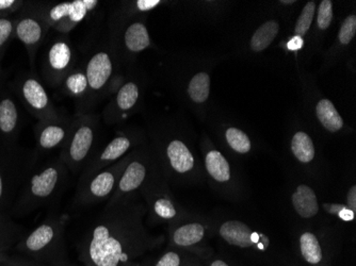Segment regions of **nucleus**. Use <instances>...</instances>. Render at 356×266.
Segmentation results:
<instances>
[{
    "instance_id": "obj_33",
    "label": "nucleus",
    "mask_w": 356,
    "mask_h": 266,
    "mask_svg": "<svg viewBox=\"0 0 356 266\" xmlns=\"http://www.w3.org/2000/svg\"><path fill=\"white\" fill-rule=\"evenodd\" d=\"M315 12L316 3L314 1H309L302 10L301 15L299 16L297 24H296L295 33L297 37L302 38L307 33L312 23H313Z\"/></svg>"
},
{
    "instance_id": "obj_17",
    "label": "nucleus",
    "mask_w": 356,
    "mask_h": 266,
    "mask_svg": "<svg viewBox=\"0 0 356 266\" xmlns=\"http://www.w3.org/2000/svg\"><path fill=\"white\" fill-rule=\"evenodd\" d=\"M139 98L140 88L137 82L127 81L124 83L117 92L113 101L104 111L103 117L106 123H113L120 116H125V113L137 106Z\"/></svg>"
},
{
    "instance_id": "obj_8",
    "label": "nucleus",
    "mask_w": 356,
    "mask_h": 266,
    "mask_svg": "<svg viewBox=\"0 0 356 266\" xmlns=\"http://www.w3.org/2000/svg\"><path fill=\"white\" fill-rule=\"evenodd\" d=\"M78 65V53L67 35L54 38L45 47L41 61L44 85L58 90L64 78Z\"/></svg>"
},
{
    "instance_id": "obj_23",
    "label": "nucleus",
    "mask_w": 356,
    "mask_h": 266,
    "mask_svg": "<svg viewBox=\"0 0 356 266\" xmlns=\"http://www.w3.org/2000/svg\"><path fill=\"white\" fill-rule=\"evenodd\" d=\"M156 189L158 192L152 189L151 196H149L154 215L163 221H173V219H177L179 211L176 208L171 196L163 192L165 190L163 188H156Z\"/></svg>"
},
{
    "instance_id": "obj_21",
    "label": "nucleus",
    "mask_w": 356,
    "mask_h": 266,
    "mask_svg": "<svg viewBox=\"0 0 356 266\" xmlns=\"http://www.w3.org/2000/svg\"><path fill=\"white\" fill-rule=\"evenodd\" d=\"M205 237V228L200 223H187L177 226L171 232V242L179 248L197 245Z\"/></svg>"
},
{
    "instance_id": "obj_29",
    "label": "nucleus",
    "mask_w": 356,
    "mask_h": 266,
    "mask_svg": "<svg viewBox=\"0 0 356 266\" xmlns=\"http://www.w3.org/2000/svg\"><path fill=\"white\" fill-rule=\"evenodd\" d=\"M291 151L295 157L302 163H309L315 158L316 151L313 141L305 132L299 131L293 135Z\"/></svg>"
},
{
    "instance_id": "obj_43",
    "label": "nucleus",
    "mask_w": 356,
    "mask_h": 266,
    "mask_svg": "<svg viewBox=\"0 0 356 266\" xmlns=\"http://www.w3.org/2000/svg\"><path fill=\"white\" fill-rule=\"evenodd\" d=\"M354 215H355V213H354L352 210H350L349 208H346V209H343V211L341 212V213L338 214V216L341 217V219H343V221H353L354 219Z\"/></svg>"
},
{
    "instance_id": "obj_44",
    "label": "nucleus",
    "mask_w": 356,
    "mask_h": 266,
    "mask_svg": "<svg viewBox=\"0 0 356 266\" xmlns=\"http://www.w3.org/2000/svg\"><path fill=\"white\" fill-rule=\"evenodd\" d=\"M0 266H45L40 265V264L33 263V262H26V263L19 264H1Z\"/></svg>"
},
{
    "instance_id": "obj_7",
    "label": "nucleus",
    "mask_w": 356,
    "mask_h": 266,
    "mask_svg": "<svg viewBox=\"0 0 356 266\" xmlns=\"http://www.w3.org/2000/svg\"><path fill=\"white\" fill-rule=\"evenodd\" d=\"M35 9L51 29L60 35H69L78 25L87 21L99 7L97 0H72L61 3L33 1Z\"/></svg>"
},
{
    "instance_id": "obj_49",
    "label": "nucleus",
    "mask_w": 356,
    "mask_h": 266,
    "mask_svg": "<svg viewBox=\"0 0 356 266\" xmlns=\"http://www.w3.org/2000/svg\"><path fill=\"white\" fill-rule=\"evenodd\" d=\"M123 266H131V264L128 263V264H126V265H123Z\"/></svg>"
},
{
    "instance_id": "obj_9",
    "label": "nucleus",
    "mask_w": 356,
    "mask_h": 266,
    "mask_svg": "<svg viewBox=\"0 0 356 266\" xmlns=\"http://www.w3.org/2000/svg\"><path fill=\"white\" fill-rule=\"evenodd\" d=\"M86 76L89 85L86 113H92L94 107L105 97L115 74V61L111 51L106 46H96L90 49L85 64Z\"/></svg>"
},
{
    "instance_id": "obj_15",
    "label": "nucleus",
    "mask_w": 356,
    "mask_h": 266,
    "mask_svg": "<svg viewBox=\"0 0 356 266\" xmlns=\"http://www.w3.org/2000/svg\"><path fill=\"white\" fill-rule=\"evenodd\" d=\"M58 90L65 97L73 99L76 108L75 115L87 114L86 108L89 97V85L83 65L78 64L71 73L67 74Z\"/></svg>"
},
{
    "instance_id": "obj_18",
    "label": "nucleus",
    "mask_w": 356,
    "mask_h": 266,
    "mask_svg": "<svg viewBox=\"0 0 356 266\" xmlns=\"http://www.w3.org/2000/svg\"><path fill=\"white\" fill-rule=\"evenodd\" d=\"M163 153L169 169L177 175H187L195 167L193 153L183 140L170 139Z\"/></svg>"
},
{
    "instance_id": "obj_47",
    "label": "nucleus",
    "mask_w": 356,
    "mask_h": 266,
    "mask_svg": "<svg viewBox=\"0 0 356 266\" xmlns=\"http://www.w3.org/2000/svg\"><path fill=\"white\" fill-rule=\"evenodd\" d=\"M295 1H282V3H285V5H289V3H293Z\"/></svg>"
},
{
    "instance_id": "obj_26",
    "label": "nucleus",
    "mask_w": 356,
    "mask_h": 266,
    "mask_svg": "<svg viewBox=\"0 0 356 266\" xmlns=\"http://www.w3.org/2000/svg\"><path fill=\"white\" fill-rule=\"evenodd\" d=\"M206 169L216 181L226 182L231 179V167L221 153L210 151L205 157Z\"/></svg>"
},
{
    "instance_id": "obj_3",
    "label": "nucleus",
    "mask_w": 356,
    "mask_h": 266,
    "mask_svg": "<svg viewBox=\"0 0 356 266\" xmlns=\"http://www.w3.org/2000/svg\"><path fill=\"white\" fill-rule=\"evenodd\" d=\"M69 221V214L57 212L48 214L37 228L25 233L16 244V253L24 259L40 265L67 264V251L64 235Z\"/></svg>"
},
{
    "instance_id": "obj_40",
    "label": "nucleus",
    "mask_w": 356,
    "mask_h": 266,
    "mask_svg": "<svg viewBox=\"0 0 356 266\" xmlns=\"http://www.w3.org/2000/svg\"><path fill=\"white\" fill-rule=\"evenodd\" d=\"M348 208L355 213L356 211V185H353L348 192Z\"/></svg>"
},
{
    "instance_id": "obj_27",
    "label": "nucleus",
    "mask_w": 356,
    "mask_h": 266,
    "mask_svg": "<svg viewBox=\"0 0 356 266\" xmlns=\"http://www.w3.org/2000/svg\"><path fill=\"white\" fill-rule=\"evenodd\" d=\"M210 93V77L205 72H200L192 76L191 79L188 82L187 94L188 97L192 103L201 105L205 103L209 97Z\"/></svg>"
},
{
    "instance_id": "obj_22",
    "label": "nucleus",
    "mask_w": 356,
    "mask_h": 266,
    "mask_svg": "<svg viewBox=\"0 0 356 266\" xmlns=\"http://www.w3.org/2000/svg\"><path fill=\"white\" fill-rule=\"evenodd\" d=\"M291 201L296 212L304 219H311L319 211L317 196L309 185H299L293 194Z\"/></svg>"
},
{
    "instance_id": "obj_32",
    "label": "nucleus",
    "mask_w": 356,
    "mask_h": 266,
    "mask_svg": "<svg viewBox=\"0 0 356 266\" xmlns=\"http://www.w3.org/2000/svg\"><path fill=\"white\" fill-rule=\"evenodd\" d=\"M226 140L234 151L239 153H248L251 151V141L245 132L237 128H229L226 131Z\"/></svg>"
},
{
    "instance_id": "obj_37",
    "label": "nucleus",
    "mask_w": 356,
    "mask_h": 266,
    "mask_svg": "<svg viewBox=\"0 0 356 266\" xmlns=\"http://www.w3.org/2000/svg\"><path fill=\"white\" fill-rule=\"evenodd\" d=\"M181 263H183V257L181 253L175 251H170L161 256L155 266H181Z\"/></svg>"
},
{
    "instance_id": "obj_30",
    "label": "nucleus",
    "mask_w": 356,
    "mask_h": 266,
    "mask_svg": "<svg viewBox=\"0 0 356 266\" xmlns=\"http://www.w3.org/2000/svg\"><path fill=\"white\" fill-rule=\"evenodd\" d=\"M300 248H301L302 257L307 263L318 264L322 261V249L319 241L315 235L311 232H305L300 238Z\"/></svg>"
},
{
    "instance_id": "obj_16",
    "label": "nucleus",
    "mask_w": 356,
    "mask_h": 266,
    "mask_svg": "<svg viewBox=\"0 0 356 266\" xmlns=\"http://www.w3.org/2000/svg\"><path fill=\"white\" fill-rule=\"evenodd\" d=\"M147 176H149V171H147V162L139 159V158L129 160L121 178H120L117 189H115L113 195L111 196L109 205L119 203L123 196L137 191L139 188H141L145 183Z\"/></svg>"
},
{
    "instance_id": "obj_42",
    "label": "nucleus",
    "mask_w": 356,
    "mask_h": 266,
    "mask_svg": "<svg viewBox=\"0 0 356 266\" xmlns=\"http://www.w3.org/2000/svg\"><path fill=\"white\" fill-rule=\"evenodd\" d=\"M323 208H325L327 212H330V213L338 215V214L341 213V212L347 207L343 205H330V203H325Z\"/></svg>"
},
{
    "instance_id": "obj_5",
    "label": "nucleus",
    "mask_w": 356,
    "mask_h": 266,
    "mask_svg": "<svg viewBox=\"0 0 356 266\" xmlns=\"http://www.w3.org/2000/svg\"><path fill=\"white\" fill-rule=\"evenodd\" d=\"M75 116L73 129L67 143L61 148L59 157L65 163L70 173L81 174L90 158L97 151L99 117L92 113Z\"/></svg>"
},
{
    "instance_id": "obj_28",
    "label": "nucleus",
    "mask_w": 356,
    "mask_h": 266,
    "mask_svg": "<svg viewBox=\"0 0 356 266\" xmlns=\"http://www.w3.org/2000/svg\"><path fill=\"white\" fill-rule=\"evenodd\" d=\"M280 31V25L277 22L269 21L256 30L251 39L252 51L255 53L265 51L266 48L271 45L273 40L277 38Z\"/></svg>"
},
{
    "instance_id": "obj_39",
    "label": "nucleus",
    "mask_w": 356,
    "mask_h": 266,
    "mask_svg": "<svg viewBox=\"0 0 356 266\" xmlns=\"http://www.w3.org/2000/svg\"><path fill=\"white\" fill-rule=\"evenodd\" d=\"M26 262L29 261L22 257H13V256H10L7 251H3L0 249V265H1V264L26 263Z\"/></svg>"
},
{
    "instance_id": "obj_45",
    "label": "nucleus",
    "mask_w": 356,
    "mask_h": 266,
    "mask_svg": "<svg viewBox=\"0 0 356 266\" xmlns=\"http://www.w3.org/2000/svg\"><path fill=\"white\" fill-rule=\"evenodd\" d=\"M210 266H229L225 262L222 261V260H217V261L213 262L211 265Z\"/></svg>"
},
{
    "instance_id": "obj_48",
    "label": "nucleus",
    "mask_w": 356,
    "mask_h": 266,
    "mask_svg": "<svg viewBox=\"0 0 356 266\" xmlns=\"http://www.w3.org/2000/svg\"><path fill=\"white\" fill-rule=\"evenodd\" d=\"M56 266H72V265H69V264H61V265H56Z\"/></svg>"
},
{
    "instance_id": "obj_14",
    "label": "nucleus",
    "mask_w": 356,
    "mask_h": 266,
    "mask_svg": "<svg viewBox=\"0 0 356 266\" xmlns=\"http://www.w3.org/2000/svg\"><path fill=\"white\" fill-rule=\"evenodd\" d=\"M133 146V140L126 135H118L111 140L105 147L96 151L80 174L78 185L87 181L92 176L99 173L107 166L112 165L113 162L121 159Z\"/></svg>"
},
{
    "instance_id": "obj_24",
    "label": "nucleus",
    "mask_w": 356,
    "mask_h": 266,
    "mask_svg": "<svg viewBox=\"0 0 356 266\" xmlns=\"http://www.w3.org/2000/svg\"><path fill=\"white\" fill-rule=\"evenodd\" d=\"M25 235L24 228L12 221L9 214L0 213V249L9 251Z\"/></svg>"
},
{
    "instance_id": "obj_11",
    "label": "nucleus",
    "mask_w": 356,
    "mask_h": 266,
    "mask_svg": "<svg viewBox=\"0 0 356 266\" xmlns=\"http://www.w3.org/2000/svg\"><path fill=\"white\" fill-rule=\"evenodd\" d=\"M15 39L19 40L29 58L30 67L35 71L38 51L43 45L51 27L35 9L33 1H26L23 9L15 16Z\"/></svg>"
},
{
    "instance_id": "obj_46",
    "label": "nucleus",
    "mask_w": 356,
    "mask_h": 266,
    "mask_svg": "<svg viewBox=\"0 0 356 266\" xmlns=\"http://www.w3.org/2000/svg\"><path fill=\"white\" fill-rule=\"evenodd\" d=\"M6 75H7V73H6V71H3V66H1V63H0V78Z\"/></svg>"
},
{
    "instance_id": "obj_20",
    "label": "nucleus",
    "mask_w": 356,
    "mask_h": 266,
    "mask_svg": "<svg viewBox=\"0 0 356 266\" xmlns=\"http://www.w3.org/2000/svg\"><path fill=\"white\" fill-rule=\"evenodd\" d=\"M122 43L129 53H139L151 46V37L143 22L136 21L129 24L123 32Z\"/></svg>"
},
{
    "instance_id": "obj_4",
    "label": "nucleus",
    "mask_w": 356,
    "mask_h": 266,
    "mask_svg": "<svg viewBox=\"0 0 356 266\" xmlns=\"http://www.w3.org/2000/svg\"><path fill=\"white\" fill-rule=\"evenodd\" d=\"M35 151L0 143V213L9 214L26 179L37 167Z\"/></svg>"
},
{
    "instance_id": "obj_1",
    "label": "nucleus",
    "mask_w": 356,
    "mask_h": 266,
    "mask_svg": "<svg viewBox=\"0 0 356 266\" xmlns=\"http://www.w3.org/2000/svg\"><path fill=\"white\" fill-rule=\"evenodd\" d=\"M139 208L108 205L78 244L83 266H123L158 243L144 232Z\"/></svg>"
},
{
    "instance_id": "obj_2",
    "label": "nucleus",
    "mask_w": 356,
    "mask_h": 266,
    "mask_svg": "<svg viewBox=\"0 0 356 266\" xmlns=\"http://www.w3.org/2000/svg\"><path fill=\"white\" fill-rule=\"evenodd\" d=\"M69 169L60 157L37 166L22 187L10 216L23 217L58 203L69 185Z\"/></svg>"
},
{
    "instance_id": "obj_25",
    "label": "nucleus",
    "mask_w": 356,
    "mask_h": 266,
    "mask_svg": "<svg viewBox=\"0 0 356 266\" xmlns=\"http://www.w3.org/2000/svg\"><path fill=\"white\" fill-rule=\"evenodd\" d=\"M316 114L321 125L329 131L337 132L343 127L341 114L338 113L335 106L329 99H321L318 103Z\"/></svg>"
},
{
    "instance_id": "obj_35",
    "label": "nucleus",
    "mask_w": 356,
    "mask_h": 266,
    "mask_svg": "<svg viewBox=\"0 0 356 266\" xmlns=\"http://www.w3.org/2000/svg\"><path fill=\"white\" fill-rule=\"evenodd\" d=\"M356 33V16H348L346 21L341 25V30H339V35L338 39L343 45H348L350 42L353 40L354 35Z\"/></svg>"
},
{
    "instance_id": "obj_13",
    "label": "nucleus",
    "mask_w": 356,
    "mask_h": 266,
    "mask_svg": "<svg viewBox=\"0 0 356 266\" xmlns=\"http://www.w3.org/2000/svg\"><path fill=\"white\" fill-rule=\"evenodd\" d=\"M75 116L60 115L57 119L38 122L35 127V148L37 155H45L62 148L67 143L73 129Z\"/></svg>"
},
{
    "instance_id": "obj_31",
    "label": "nucleus",
    "mask_w": 356,
    "mask_h": 266,
    "mask_svg": "<svg viewBox=\"0 0 356 266\" xmlns=\"http://www.w3.org/2000/svg\"><path fill=\"white\" fill-rule=\"evenodd\" d=\"M15 16L0 17V63L7 53L11 42L15 39Z\"/></svg>"
},
{
    "instance_id": "obj_38",
    "label": "nucleus",
    "mask_w": 356,
    "mask_h": 266,
    "mask_svg": "<svg viewBox=\"0 0 356 266\" xmlns=\"http://www.w3.org/2000/svg\"><path fill=\"white\" fill-rule=\"evenodd\" d=\"M160 3V0H137L135 5L139 12H149L157 8Z\"/></svg>"
},
{
    "instance_id": "obj_36",
    "label": "nucleus",
    "mask_w": 356,
    "mask_h": 266,
    "mask_svg": "<svg viewBox=\"0 0 356 266\" xmlns=\"http://www.w3.org/2000/svg\"><path fill=\"white\" fill-rule=\"evenodd\" d=\"M25 3L24 0H0V17H12L23 9Z\"/></svg>"
},
{
    "instance_id": "obj_12",
    "label": "nucleus",
    "mask_w": 356,
    "mask_h": 266,
    "mask_svg": "<svg viewBox=\"0 0 356 266\" xmlns=\"http://www.w3.org/2000/svg\"><path fill=\"white\" fill-rule=\"evenodd\" d=\"M25 121L7 75L0 78V143L17 144Z\"/></svg>"
},
{
    "instance_id": "obj_6",
    "label": "nucleus",
    "mask_w": 356,
    "mask_h": 266,
    "mask_svg": "<svg viewBox=\"0 0 356 266\" xmlns=\"http://www.w3.org/2000/svg\"><path fill=\"white\" fill-rule=\"evenodd\" d=\"M10 85L16 99L38 121L57 119L62 115L37 72H22L10 82Z\"/></svg>"
},
{
    "instance_id": "obj_41",
    "label": "nucleus",
    "mask_w": 356,
    "mask_h": 266,
    "mask_svg": "<svg viewBox=\"0 0 356 266\" xmlns=\"http://www.w3.org/2000/svg\"><path fill=\"white\" fill-rule=\"evenodd\" d=\"M303 39L296 35L293 40H290L289 43H288V48H289L290 51H299V49L303 47Z\"/></svg>"
},
{
    "instance_id": "obj_34",
    "label": "nucleus",
    "mask_w": 356,
    "mask_h": 266,
    "mask_svg": "<svg viewBox=\"0 0 356 266\" xmlns=\"http://www.w3.org/2000/svg\"><path fill=\"white\" fill-rule=\"evenodd\" d=\"M333 19V3L330 0H323L318 10L317 25L319 29L325 30Z\"/></svg>"
},
{
    "instance_id": "obj_10",
    "label": "nucleus",
    "mask_w": 356,
    "mask_h": 266,
    "mask_svg": "<svg viewBox=\"0 0 356 266\" xmlns=\"http://www.w3.org/2000/svg\"><path fill=\"white\" fill-rule=\"evenodd\" d=\"M128 162V157L124 158L119 163L107 166L87 181L78 185L73 198L74 207H87L102 203L113 195Z\"/></svg>"
},
{
    "instance_id": "obj_19",
    "label": "nucleus",
    "mask_w": 356,
    "mask_h": 266,
    "mask_svg": "<svg viewBox=\"0 0 356 266\" xmlns=\"http://www.w3.org/2000/svg\"><path fill=\"white\" fill-rule=\"evenodd\" d=\"M220 235L227 243L240 248L251 247L257 242V235H254L249 226L239 221H229L222 224Z\"/></svg>"
}]
</instances>
